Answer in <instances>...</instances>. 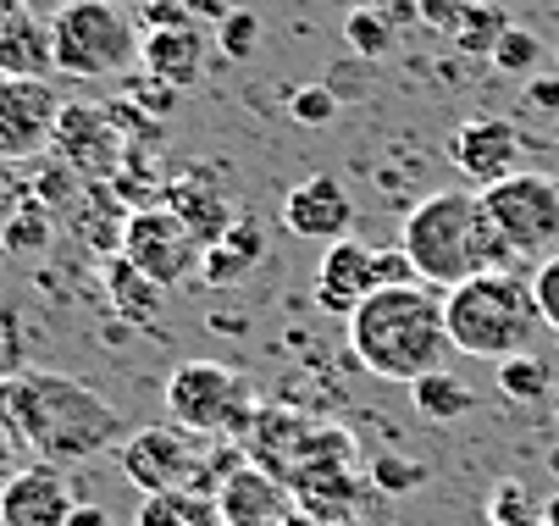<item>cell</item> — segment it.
Returning a JSON list of instances; mask_svg holds the SVG:
<instances>
[{
  "label": "cell",
  "mask_w": 559,
  "mask_h": 526,
  "mask_svg": "<svg viewBox=\"0 0 559 526\" xmlns=\"http://www.w3.org/2000/svg\"><path fill=\"white\" fill-rule=\"evenodd\" d=\"M45 244H50V216H45L39 205H23V211L7 222V250H17V255H45Z\"/></svg>",
  "instance_id": "obj_31"
},
{
  "label": "cell",
  "mask_w": 559,
  "mask_h": 526,
  "mask_svg": "<svg viewBox=\"0 0 559 526\" xmlns=\"http://www.w3.org/2000/svg\"><path fill=\"white\" fill-rule=\"evenodd\" d=\"M548 466H554V477H559V449H554V455H548Z\"/></svg>",
  "instance_id": "obj_44"
},
{
  "label": "cell",
  "mask_w": 559,
  "mask_h": 526,
  "mask_svg": "<svg viewBox=\"0 0 559 526\" xmlns=\"http://www.w3.org/2000/svg\"><path fill=\"white\" fill-rule=\"evenodd\" d=\"M178 95H183V89H173V84H162V79H150V72L128 79V100H133L144 117H167V111L178 106Z\"/></svg>",
  "instance_id": "obj_33"
},
{
  "label": "cell",
  "mask_w": 559,
  "mask_h": 526,
  "mask_svg": "<svg viewBox=\"0 0 559 526\" xmlns=\"http://www.w3.org/2000/svg\"><path fill=\"white\" fill-rule=\"evenodd\" d=\"M139 526H227V521H222L216 499L178 488V493H150L139 504Z\"/></svg>",
  "instance_id": "obj_21"
},
{
  "label": "cell",
  "mask_w": 559,
  "mask_h": 526,
  "mask_svg": "<svg viewBox=\"0 0 559 526\" xmlns=\"http://www.w3.org/2000/svg\"><path fill=\"white\" fill-rule=\"evenodd\" d=\"M532 299H537L543 327H548V333H559V250H554V255H543V261L532 266Z\"/></svg>",
  "instance_id": "obj_32"
},
{
  "label": "cell",
  "mask_w": 559,
  "mask_h": 526,
  "mask_svg": "<svg viewBox=\"0 0 559 526\" xmlns=\"http://www.w3.org/2000/svg\"><path fill=\"white\" fill-rule=\"evenodd\" d=\"M488 515H493V526H537V521H543V499H532L521 482H504V488L493 493Z\"/></svg>",
  "instance_id": "obj_28"
},
{
  "label": "cell",
  "mask_w": 559,
  "mask_h": 526,
  "mask_svg": "<svg viewBox=\"0 0 559 526\" xmlns=\"http://www.w3.org/2000/svg\"><path fill=\"white\" fill-rule=\"evenodd\" d=\"M111 7H122V0H111Z\"/></svg>",
  "instance_id": "obj_47"
},
{
  "label": "cell",
  "mask_w": 559,
  "mask_h": 526,
  "mask_svg": "<svg viewBox=\"0 0 559 526\" xmlns=\"http://www.w3.org/2000/svg\"><path fill=\"white\" fill-rule=\"evenodd\" d=\"M216 510H222L227 526H277V521H283V493H277V482L261 477V471H238V477L222 488Z\"/></svg>",
  "instance_id": "obj_20"
},
{
  "label": "cell",
  "mask_w": 559,
  "mask_h": 526,
  "mask_svg": "<svg viewBox=\"0 0 559 526\" xmlns=\"http://www.w3.org/2000/svg\"><path fill=\"white\" fill-rule=\"evenodd\" d=\"M56 50H50V23H39L23 0L0 7V79H50Z\"/></svg>",
  "instance_id": "obj_18"
},
{
  "label": "cell",
  "mask_w": 559,
  "mask_h": 526,
  "mask_svg": "<svg viewBox=\"0 0 559 526\" xmlns=\"http://www.w3.org/2000/svg\"><path fill=\"white\" fill-rule=\"evenodd\" d=\"M399 250H405V261L416 266L421 283H432L443 294L483 272H504L515 261V250L488 222L476 189H438V194L416 200L405 211V228H399Z\"/></svg>",
  "instance_id": "obj_3"
},
{
  "label": "cell",
  "mask_w": 559,
  "mask_h": 526,
  "mask_svg": "<svg viewBox=\"0 0 559 526\" xmlns=\"http://www.w3.org/2000/svg\"><path fill=\"white\" fill-rule=\"evenodd\" d=\"M371 7L399 28V23H411V17H421V0H371Z\"/></svg>",
  "instance_id": "obj_40"
},
{
  "label": "cell",
  "mask_w": 559,
  "mask_h": 526,
  "mask_svg": "<svg viewBox=\"0 0 559 526\" xmlns=\"http://www.w3.org/2000/svg\"><path fill=\"white\" fill-rule=\"evenodd\" d=\"M106 288H111V299H117V311L133 316V322H150L155 311L167 306V299H162L167 288H162V283H150V277H144L139 266H128L122 255L106 261Z\"/></svg>",
  "instance_id": "obj_24"
},
{
  "label": "cell",
  "mask_w": 559,
  "mask_h": 526,
  "mask_svg": "<svg viewBox=\"0 0 559 526\" xmlns=\"http://www.w3.org/2000/svg\"><path fill=\"white\" fill-rule=\"evenodd\" d=\"M543 526H559V493H554V499H543Z\"/></svg>",
  "instance_id": "obj_42"
},
{
  "label": "cell",
  "mask_w": 559,
  "mask_h": 526,
  "mask_svg": "<svg viewBox=\"0 0 559 526\" xmlns=\"http://www.w3.org/2000/svg\"><path fill=\"white\" fill-rule=\"evenodd\" d=\"M205 443L211 438H194L178 421H155L117 443V466H122L128 488H139L144 499L178 493V488H194V477L205 471Z\"/></svg>",
  "instance_id": "obj_9"
},
{
  "label": "cell",
  "mask_w": 559,
  "mask_h": 526,
  "mask_svg": "<svg viewBox=\"0 0 559 526\" xmlns=\"http://www.w3.org/2000/svg\"><path fill=\"white\" fill-rule=\"evenodd\" d=\"M0 421L17 438V449L61 471L106 455L128 432L106 394L67 378V371H28V366L0 383Z\"/></svg>",
  "instance_id": "obj_1"
},
{
  "label": "cell",
  "mask_w": 559,
  "mask_h": 526,
  "mask_svg": "<svg viewBox=\"0 0 559 526\" xmlns=\"http://www.w3.org/2000/svg\"><path fill=\"white\" fill-rule=\"evenodd\" d=\"M443 322H449L454 355L493 360V366L510 360V355H526L537 344V333H543L537 299H532V277H515L510 266L449 288L443 294Z\"/></svg>",
  "instance_id": "obj_4"
},
{
  "label": "cell",
  "mask_w": 559,
  "mask_h": 526,
  "mask_svg": "<svg viewBox=\"0 0 559 526\" xmlns=\"http://www.w3.org/2000/svg\"><path fill=\"white\" fill-rule=\"evenodd\" d=\"M371 477H377L388 493H405V488H416L427 471H421V466H405V461H377V466H371Z\"/></svg>",
  "instance_id": "obj_36"
},
{
  "label": "cell",
  "mask_w": 559,
  "mask_h": 526,
  "mask_svg": "<svg viewBox=\"0 0 559 526\" xmlns=\"http://www.w3.org/2000/svg\"><path fill=\"white\" fill-rule=\"evenodd\" d=\"M67 526H117V515H111L106 504H78Z\"/></svg>",
  "instance_id": "obj_41"
},
{
  "label": "cell",
  "mask_w": 559,
  "mask_h": 526,
  "mask_svg": "<svg viewBox=\"0 0 559 526\" xmlns=\"http://www.w3.org/2000/svg\"><path fill=\"white\" fill-rule=\"evenodd\" d=\"M61 95L50 79H0V162H34L50 150L61 122Z\"/></svg>",
  "instance_id": "obj_12"
},
{
  "label": "cell",
  "mask_w": 559,
  "mask_h": 526,
  "mask_svg": "<svg viewBox=\"0 0 559 526\" xmlns=\"http://www.w3.org/2000/svg\"><path fill=\"white\" fill-rule=\"evenodd\" d=\"M411 405H416V416H427V421H438V427H449V421H460V416H471V388L460 383V378H449V366L443 371H427V378H416L411 383Z\"/></svg>",
  "instance_id": "obj_23"
},
{
  "label": "cell",
  "mask_w": 559,
  "mask_h": 526,
  "mask_svg": "<svg viewBox=\"0 0 559 526\" xmlns=\"http://www.w3.org/2000/svg\"><path fill=\"white\" fill-rule=\"evenodd\" d=\"M499 388H504V399H515V405H543V399L554 394V366H548L537 349L510 355V360H499Z\"/></svg>",
  "instance_id": "obj_25"
},
{
  "label": "cell",
  "mask_w": 559,
  "mask_h": 526,
  "mask_svg": "<svg viewBox=\"0 0 559 526\" xmlns=\"http://www.w3.org/2000/svg\"><path fill=\"white\" fill-rule=\"evenodd\" d=\"M521 106L543 111V117H559V67L554 72H532L526 89H521Z\"/></svg>",
  "instance_id": "obj_34"
},
{
  "label": "cell",
  "mask_w": 559,
  "mask_h": 526,
  "mask_svg": "<svg viewBox=\"0 0 559 526\" xmlns=\"http://www.w3.org/2000/svg\"><path fill=\"white\" fill-rule=\"evenodd\" d=\"M504 79H532V72L543 67V39L532 34V28H521V23H510L504 28V39L493 45V56H488Z\"/></svg>",
  "instance_id": "obj_26"
},
{
  "label": "cell",
  "mask_w": 559,
  "mask_h": 526,
  "mask_svg": "<svg viewBox=\"0 0 559 526\" xmlns=\"http://www.w3.org/2000/svg\"><path fill=\"white\" fill-rule=\"evenodd\" d=\"M23 7H56V12H61V7H67V0H23Z\"/></svg>",
  "instance_id": "obj_43"
},
{
  "label": "cell",
  "mask_w": 559,
  "mask_h": 526,
  "mask_svg": "<svg viewBox=\"0 0 559 526\" xmlns=\"http://www.w3.org/2000/svg\"><path fill=\"white\" fill-rule=\"evenodd\" d=\"M504 28H510L504 7H493V0H460V12L449 23V39L465 56H493V45L504 39Z\"/></svg>",
  "instance_id": "obj_22"
},
{
  "label": "cell",
  "mask_w": 559,
  "mask_h": 526,
  "mask_svg": "<svg viewBox=\"0 0 559 526\" xmlns=\"http://www.w3.org/2000/svg\"><path fill=\"white\" fill-rule=\"evenodd\" d=\"M483 211L504 234L515 255H554L559 250V178L548 172H510L483 189Z\"/></svg>",
  "instance_id": "obj_8"
},
{
  "label": "cell",
  "mask_w": 559,
  "mask_h": 526,
  "mask_svg": "<svg viewBox=\"0 0 559 526\" xmlns=\"http://www.w3.org/2000/svg\"><path fill=\"white\" fill-rule=\"evenodd\" d=\"M78 510L72 482L50 461H23L0 488V526H67Z\"/></svg>",
  "instance_id": "obj_14"
},
{
  "label": "cell",
  "mask_w": 559,
  "mask_h": 526,
  "mask_svg": "<svg viewBox=\"0 0 559 526\" xmlns=\"http://www.w3.org/2000/svg\"><path fill=\"white\" fill-rule=\"evenodd\" d=\"M167 421H178L194 438H238L255 421V394L245 383V371H233L227 360H183L167 388Z\"/></svg>",
  "instance_id": "obj_6"
},
{
  "label": "cell",
  "mask_w": 559,
  "mask_h": 526,
  "mask_svg": "<svg viewBox=\"0 0 559 526\" xmlns=\"http://www.w3.org/2000/svg\"><path fill=\"white\" fill-rule=\"evenodd\" d=\"M117 255L128 266H139L150 283L162 288H178L200 272V255L205 244L183 228V216L167 211V205H139L122 216V239H117Z\"/></svg>",
  "instance_id": "obj_10"
},
{
  "label": "cell",
  "mask_w": 559,
  "mask_h": 526,
  "mask_svg": "<svg viewBox=\"0 0 559 526\" xmlns=\"http://www.w3.org/2000/svg\"><path fill=\"white\" fill-rule=\"evenodd\" d=\"M17 455H23V449H17V438L7 432V421H0V488H7V482H12V471L23 466Z\"/></svg>",
  "instance_id": "obj_39"
},
{
  "label": "cell",
  "mask_w": 559,
  "mask_h": 526,
  "mask_svg": "<svg viewBox=\"0 0 559 526\" xmlns=\"http://www.w3.org/2000/svg\"><path fill=\"white\" fill-rule=\"evenodd\" d=\"M554 139H559V122H554Z\"/></svg>",
  "instance_id": "obj_46"
},
{
  "label": "cell",
  "mask_w": 559,
  "mask_h": 526,
  "mask_svg": "<svg viewBox=\"0 0 559 526\" xmlns=\"http://www.w3.org/2000/svg\"><path fill=\"white\" fill-rule=\"evenodd\" d=\"M399 283H421L399 244L393 250H366L355 239H338V244L322 250V261H316V311L349 322L377 288H399Z\"/></svg>",
  "instance_id": "obj_7"
},
{
  "label": "cell",
  "mask_w": 559,
  "mask_h": 526,
  "mask_svg": "<svg viewBox=\"0 0 559 526\" xmlns=\"http://www.w3.org/2000/svg\"><path fill=\"white\" fill-rule=\"evenodd\" d=\"M216 50L222 56H233V61H250L255 50H261V17L245 7V12H233L222 28H216Z\"/></svg>",
  "instance_id": "obj_29"
},
{
  "label": "cell",
  "mask_w": 559,
  "mask_h": 526,
  "mask_svg": "<svg viewBox=\"0 0 559 526\" xmlns=\"http://www.w3.org/2000/svg\"><path fill=\"white\" fill-rule=\"evenodd\" d=\"M50 150L61 156V167H72L78 178H90V183L122 178V167H128V139H122V128L111 122L106 106H84V100L61 106V122H56Z\"/></svg>",
  "instance_id": "obj_11"
},
{
  "label": "cell",
  "mask_w": 559,
  "mask_h": 526,
  "mask_svg": "<svg viewBox=\"0 0 559 526\" xmlns=\"http://www.w3.org/2000/svg\"><path fill=\"white\" fill-rule=\"evenodd\" d=\"M349 355L382 383L411 388L427 371H443L454 344L443 322V288L432 283H399L377 288L349 316Z\"/></svg>",
  "instance_id": "obj_2"
},
{
  "label": "cell",
  "mask_w": 559,
  "mask_h": 526,
  "mask_svg": "<svg viewBox=\"0 0 559 526\" xmlns=\"http://www.w3.org/2000/svg\"><path fill=\"white\" fill-rule=\"evenodd\" d=\"M194 23L183 0H144V12H139V34H155V28H183Z\"/></svg>",
  "instance_id": "obj_35"
},
{
  "label": "cell",
  "mask_w": 559,
  "mask_h": 526,
  "mask_svg": "<svg viewBox=\"0 0 559 526\" xmlns=\"http://www.w3.org/2000/svg\"><path fill=\"white\" fill-rule=\"evenodd\" d=\"M521 156H526V139L504 117H471L449 133V162L460 167L465 189H476V194L510 172H521Z\"/></svg>",
  "instance_id": "obj_13"
},
{
  "label": "cell",
  "mask_w": 559,
  "mask_h": 526,
  "mask_svg": "<svg viewBox=\"0 0 559 526\" xmlns=\"http://www.w3.org/2000/svg\"><path fill=\"white\" fill-rule=\"evenodd\" d=\"M261 255H266L261 222L238 216L216 244H205V255H200V283H205V288H233L238 277H250V272L261 266Z\"/></svg>",
  "instance_id": "obj_19"
},
{
  "label": "cell",
  "mask_w": 559,
  "mask_h": 526,
  "mask_svg": "<svg viewBox=\"0 0 559 526\" xmlns=\"http://www.w3.org/2000/svg\"><path fill=\"white\" fill-rule=\"evenodd\" d=\"M454 12H460V0H421V23H427L432 34H449Z\"/></svg>",
  "instance_id": "obj_38"
},
{
  "label": "cell",
  "mask_w": 559,
  "mask_h": 526,
  "mask_svg": "<svg viewBox=\"0 0 559 526\" xmlns=\"http://www.w3.org/2000/svg\"><path fill=\"white\" fill-rule=\"evenodd\" d=\"M50 50L61 79H122L139 67V28L111 0H67L50 12Z\"/></svg>",
  "instance_id": "obj_5"
},
{
  "label": "cell",
  "mask_w": 559,
  "mask_h": 526,
  "mask_svg": "<svg viewBox=\"0 0 559 526\" xmlns=\"http://www.w3.org/2000/svg\"><path fill=\"white\" fill-rule=\"evenodd\" d=\"M205 56H211L205 23H183V28H155V34H139V67L150 72V79L173 84V89L200 84Z\"/></svg>",
  "instance_id": "obj_16"
},
{
  "label": "cell",
  "mask_w": 559,
  "mask_h": 526,
  "mask_svg": "<svg viewBox=\"0 0 559 526\" xmlns=\"http://www.w3.org/2000/svg\"><path fill=\"white\" fill-rule=\"evenodd\" d=\"M167 211H178L183 216V228L200 239V244H216L227 228H233V222L238 216H245V211H238L227 194H222V183H216V172H189V178H173L167 183V200H162Z\"/></svg>",
  "instance_id": "obj_17"
},
{
  "label": "cell",
  "mask_w": 559,
  "mask_h": 526,
  "mask_svg": "<svg viewBox=\"0 0 559 526\" xmlns=\"http://www.w3.org/2000/svg\"><path fill=\"white\" fill-rule=\"evenodd\" d=\"M189 7V17L194 23H205V28H222L233 12H245V0H183Z\"/></svg>",
  "instance_id": "obj_37"
},
{
  "label": "cell",
  "mask_w": 559,
  "mask_h": 526,
  "mask_svg": "<svg viewBox=\"0 0 559 526\" xmlns=\"http://www.w3.org/2000/svg\"><path fill=\"white\" fill-rule=\"evenodd\" d=\"M283 228L294 239H310V244H338L349 239L355 228V200L338 178H305L283 194Z\"/></svg>",
  "instance_id": "obj_15"
},
{
  "label": "cell",
  "mask_w": 559,
  "mask_h": 526,
  "mask_svg": "<svg viewBox=\"0 0 559 526\" xmlns=\"http://www.w3.org/2000/svg\"><path fill=\"white\" fill-rule=\"evenodd\" d=\"M344 39H349V50H355V56L382 61V56L393 50V23H388L377 7H355V12L344 17Z\"/></svg>",
  "instance_id": "obj_27"
},
{
  "label": "cell",
  "mask_w": 559,
  "mask_h": 526,
  "mask_svg": "<svg viewBox=\"0 0 559 526\" xmlns=\"http://www.w3.org/2000/svg\"><path fill=\"white\" fill-rule=\"evenodd\" d=\"M554 67H559V50H554Z\"/></svg>",
  "instance_id": "obj_45"
},
{
  "label": "cell",
  "mask_w": 559,
  "mask_h": 526,
  "mask_svg": "<svg viewBox=\"0 0 559 526\" xmlns=\"http://www.w3.org/2000/svg\"><path fill=\"white\" fill-rule=\"evenodd\" d=\"M288 117H294L299 128H328V122L338 117V95H333L328 84H305V89L288 95Z\"/></svg>",
  "instance_id": "obj_30"
}]
</instances>
